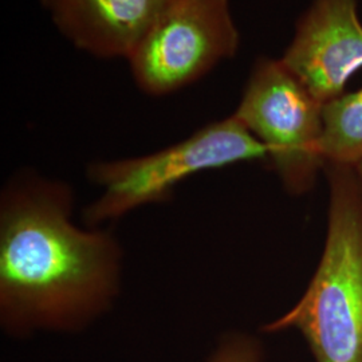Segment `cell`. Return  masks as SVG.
Listing matches in <instances>:
<instances>
[{"instance_id": "1", "label": "cell", "mask_w": 362, "mask_h": 362, "mask_svg": "<svg viewBox=\"0 0 362 362\" xmlns=\"http://www.w3.org/2000/svg\"><path fill=\"white\" fill-rule=\"evenodd\" d=\"M66 182L19 173L0 200V321L13 334L77 330L109 310L122 250L112 233L73 223Z\"/></svg>"}, {"instance_id": "2", "label": "cell", "mask_w": 362, "mask_h": 362, "mask_svg": "<svg viewBox=\"0 0 362 362\" xmlns=\"http://www.w3.org/2000/svg\"><path fill=\"white\" fill-rule=\"evenodd\" d=\"M325 169L330 203L322 258L297 305L263 330L297 329L317 362H362V192L351 165Z\"/></svg>"}, {"instance_id": "3", "label": "cell", "mask_w": 362, "mask_h": 362, "mask_svg": "<svg viewBox=\"0 0 362 362\" xmlns=\"http://www.w3.org/2000/svg\"><path fill=\"white\" fill-rule=\"evenodd\" d=\"M255 160H269L267 148L233 115L152 155L93 163L88 175L103 194L86 208L85 220L97 227L119 219L167 202L173 188L192 175Z\"/></svg>"}, {"instance_id": "4", "label": "cell", "mask_w": 362, "mask_h": 362, "mask_svg": "<svg viewBox=\"0 0 362 362\" xmlns=\"http://www.w3.org/2000/svg\"><path fill=\"white\" fill-rule=\"evenodd\" d=\"M233 116L267 148L288 192L310 189L325 168L324 105L281 59L255 62Z\"/></svg>"}, {"instance_id": "5", "label": "cell", "mask_w": 362, "mask_h": 362, "mask_svg": "<svg viewBox=\"0 0 362 362\" xmlns=\"http://www.w3.org/2000/svg\"><path fill=\"white\" fill-rule=\"evenodd\" d=\"M239 43L230 0H172L128 62L137 86L160 97L233 58Z\"/></svg>"}, {"instance_id": "6", "label": "cell", "mask_w": 362, "mask_h": 362, "mask_svg": "<svg viewBox=\"0 0 362 362\" xmlns=\"http://www.w3.org/2000/svg\"><path fill=\"white\" fill-rule=\"evenodd\" d=\"M281 61L321 104L341 97L362 69L357 0H313Z\"/></svg>"}, {"instance_id": "7", "label": "cell", "mask_w": 362, "mask_h": 362, "mask_svg": "<svg viewBox=\"0 0 362 362\" xmlns=\"http://www.w3.org/2000/svg\"><path fill=\"white\" fill-rule=\"evenodd\" d=\"M54 25L79 50L127 58L172 0H42Z\"/></svg>"}, {"instance_id": "8", "label": "cell", "mask_w": 362, "mask_h": 362, "mask_svg": "<svg viewBox=\"0 0 362 362\" xmlns=\"http://www.w3.org/2000/svg\"><path fill=\"white\" fill-rule=\"evenodd\" d=\"M322 155L325 165H353L361 158L362 89L324 105Z\"/></svg>"}, {"instance_id": "9", "label": "cell", "mask_w": 362, "mask_h": 362, "mask_svg": "<svg viewBox=\"0 0 362 362\" xmlns=\"http://www.w3.org/2000/svg\"><path fill=\"white\" fill-rule=\"evenodd\" d=\"M262 348L251 337L228 336L220 342L208 362H260Z\"/></svg>"}, {"instance_id": "10", "label": "cell", "mask_w": 362, "mask_h": 362, "mask_svg": "<svg viewBox=\"0 0 362 362\" xmlns=\"http://www.w3.org/2000/svg\"><path fill=\"white\" fill-rule=\"evenodd\" d=\"M351 167L354 169V173H356V177H357V181H358V185H360V189H361L362 192V157L356 164H353Z\"/></svg>"}]
</instances>
